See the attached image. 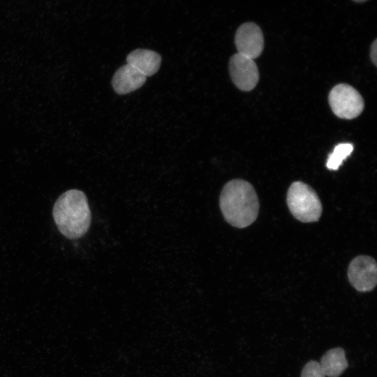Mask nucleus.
<instances>
[{
    "instance_id": "12",
    "label": "nucleus",
    "mask_w": 377,
    "mask_h": 377,
    "mask_svg": "<svg viewBox=\"0 0 377 377\" xmlns=\"http://www.w3.org/2000/svg\"><path fill=\"white\" fill-rule=\"evenodd\" d=\"M301 377H326L323 372L319 362L311 360L308 362L302 371Z\"/></svg>"
},
{
    "instance_id": "10",
    "label": "nucleus",
    "mask_w": 377,
    "mask_h": 377,
    "mask_svg": "<svg viewBox=\"0 0 377 377\" xmlns=\"http://www.w3.org/2000/svg\"><path fill=\"white\" fill-rule=\"evenodd\" d=\"M319 364L327 377L340 376L348 365L345 352L341 348H334L327 351Z\"/></svg>"
},
{
    "instance_id": "11",
    "label": "nucleus",
    "mask_w": 377,
    "mask_h": 377,
    "mask_svg": "<svg viewBox=\"0 0 377 377\" xmlns=\"http://www.w3.org/2000/svg\"><path fill=\"white\" fill-rule=\"evenodd\" d=\"M353 150V145L350 143L337 145L333 151L328 156L326 167L329 170H337L343 161L351 154Z\"/></svg>"
},
{
    "instance_id": "1",
    "label": "nucleus",
    "mask_w": 377,
    "mask_h": 377,
    "mask_svg": "<svg viewBox=\"0 0 377 377\" xmlns=\"http://www.w3.org/2000/svg\"><path fill=\"white\" fill-rule=\"evenodd\" d=\"M219 205L226 221L238 228L250 226L258 215L259 202L256 191L243 179H232L225 184Z\"/></svg>"
},
{
    "instance_id": "2",
    "label": "nucleus",
    "mask_w": 377,
    "mask_h": 377,
    "mask_svg": "<svg viewBox=\"0 0 377 377\" xmlns=\"http://www.w3.org/2000/svg\"><path fill=\"white\" fill-rule=\"evenodd\" d=\"M52 214L59 230L68 239L82 237L91 224V214L87 197L77 189L63 193L54 203Z\"/></svg>"
},
{
    "instance_id": "8",
    "label": "nucleus",
    "mask_w": 377,
    "mask_h": 377,
    "mask_svg": "<svg viewBox=\"0 0 377 377\" xmlns=\"http://www.w3.org/2000/svg\"><path fill=\"white\" fill-rule=\"evenodd\" d=\"M146 78L138 70L126 64L115 72L112 79V85L117 94H126L141 87Z\"/></svg>"
},
{
    "instance_id": "6",
    "label": "nucleus",
    "mask_w": 377,
    "mask_h": 377,
    "mask_svg": "<svg viewBox=\"0 0 377 377\" xmlns=\"http://www.w3.org/2000/svg\"><path fill=\"white\" fill-rule=\"evenodd\" d=\"M229 72L235 86L244 91L255 88L259 80L258 69L253 59L239 53L231 57Z\"/></svg>"
},
{
    "instance_id": "5",
    "label": "nucleus",
    "mask_w": 377,
    "mask_h": 377,
    "mask_svg": "<svg viewBox=\"0 0 377 377\" xmlns=\"http://www.w3.org/2000/svg\"><path fill=\"white\" fill-rule=\"evenodd\" d=\"M348 276L350 284L360 292L372 290L377 283V265L368 256H359L350 263Z\"/></svg>"
},
{
    "instance_id": "3",
    "label": "nucleus",
    "mask_w": 377,
    "mask_h": 377,
    "mask_svg": "<svg viewBox=\"0 0 377 377\" xmlns=\"http://www.w3.org/2000/svg\"><path fill=\"white\" fill-rule=\"evenodd\" d=\"M287 205L293 216L301 222L317 221L322 214V205L316 192L302 182H295L290 186Z\"/></svg>"
},
{
    "instance_id": "13",
    "label": "nucleus",
    "mask_w": 377,
    "mask_h": 377,
    "mask_svg": "<svg viewBox=\"0 0 377 377\" xmlns=\"http://www.w3.org/2000/svg\"><path fill=\"white\" fill-rule=\"evenodd\" d=\"M370 58L375 66L377 64V40L375 39L371 45Z\"/></svg>"
},
{
    "instance_id": "14",
    "label": "nucleus",
    "mask_w": 377,
    "mask_h": 377,
    "mask_svg": "<svg viewBox=\"0 0 377 377\" xmlns=\"http://www.w3.org/2000/svg\"><path fill=\"white\" fill-rule=\"evenodd\" d=\"M353 1L357 3H363L367 0H353Z\"/></svg>"
},
{
    "instance_id": "4",
    "label": "nucleus",
    "mask_w": 377,
    "mask_h": 377,
    "mask_svg": "<svg viewBox=\"0 0 377 377\" xmlns=\"http://www.w3.org/2000/svg\"><path fill=\"white\" fill-rule=\"evenodd\" d=\"M332 112L341 119H353L363 111L364 103L360 94L347 84H339L330 91L328 96Z\"/></svg>"
},
{
    "instance_id": "7",
    "label": "nucleus",
    "mask_w": 377,
    "mask_h": 377,
    "mask_svg": "<svg viewBox=\"0 0 377 377\" xmlns=\"http://www.w3.org/2000/svg\"><path fill=\"white\" fill-rule=\"evenodd\" d=\"M235 43L238 53L253 59L263 50V34L256 23L246 22L237 29Z\"/></svg>"
},
{
    "instance_id": "9",
    "label": "nucleus",
    "mask_w": 377,
    "mask_h": 377,
    "mask_svg": "<svg viewBox=\"0 0 377 377\" xmlns=\"http://www.w3.org/2000/svg\"><path fill=\"white\" fill-rule=\"evenodd\" d=\"M126 62L147 77L153 75L158 71L161 57L154 51L136 49L128 54Z\"/></svg>"
}]
</instances>
